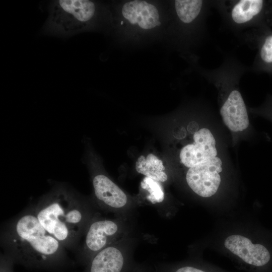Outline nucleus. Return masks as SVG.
<instances>
[{
	"mask_svg": "<svg viewBox=\"0 0 272 272\" xmlns=\"http://www.w3.org/2000/svg\"><path fill=\"white\" fill-rule=\"evenodd\" d=\"M2 242L5 253L27 268L58 270L69 263L66 248L42 226L34 207L6 226Z\"/></svg>",
	"mask_w": 272,
	"mask_h": 272,
	"instance_id": "nucleus-1",
	"label": "nucleus"
},
{
	"mask_svg": "<svg viewBox=\"0 0 272 272\" xmlns=\"http://www.w3.org/2000/svg\"><path fill=\"white\" fill-rule=\"evenodd\" d=\"M33 207L42 226L68 249L78 248L95 214L79 195L62 187L53 188Z\"/></svg>",
	"mask_w": 272,
	"mask_h": 272,
	"instance_id": "nucleus-2",
	"label": "nucleus"
},
{
	"mask_svg": "<svg viewBox=\"0 0 272 272\" xmlns=\"http://www.w3.org/2000/svg\"><path fill=\"white\" fill-rule=\"evenodd\" d=\"M218 92L219 112L225 125L231 131L241 132L249 125L248 111L239 88L242 77L249 72V66L232 54H224L218 67L200 70Z\"/></svg>",
	"mask_w": 272,
	"mask_h": 272,
	"instance_id": "nucleus-3",
	"label": "nucleus"
},
{
	"mask_svg": "<svg viewBox=\"0 0 272 272\" xmlns=\"http://www.w3.org/2000/svg\"><path fill=\"white\" fill-rule=\"evenodd\" d=\"M193 142L180 150L181 162L188 169L187 176L202 181H221L223 161L217 148V141L211 130L193 125Z\"/></svg>",
	"mask_w": 272,
	"mask_h": 272,
	"instance_id": "nucleus-4",
	"label": "nucleus"
},
{
	"mask_svg": "<svg viewBox=\"0 0 272 272\" xmlns=\"http://www.w3.org/2000/svg\"><path fill=\"white\" fill-rule=\"evenodd\" d=\"M270 1H212V8L221 16L223 25L239 38L245 32L271 26L267 16Z\"/></svg>",
	"mask_w": 272,
	"mask_h": 272,
	"instance_id": "nucleus-5",
	"label": "nucleus"
},
{
	"mask_svg": "<svg viewBox=\"0 0 272 272\" xmlns=\"http://www.w3.org/2000/svg\"><path fill=\"white\" fill-rule=\"evenodd\" d=\"M95 4L88 0H57L51 3L44 27L46 34L71 36L83 31L95 17Z\"/></svg>",
	"mask_w": 272,
	"mask_h": 272,
	"instance_id": "nucleus-6",
	"label": "nucleus"
},
{
	"mask_svg": "<svg viewBox=\"0 0 272 272\" xmlns=\"http://www.w3.org/2000/svg\"><path fill=\"white\" fill-rule=\"evenodd\" d=\"M128 233L126 218H103L95 213L81 239L83 240L78 248V261L89 262L97 253Z\"/></svg>",
	"mask_w": 272,
	"mask_h": 272,
	"instance_id": "nucleus-7",
	"label": "nucleus"
},
{
	"mask_svg": "<svg viewBox=\"0 0 272 272\" xmlns=\"http://www.w3.org/2000/svg\"><path fill=\"white\" fill-rule=\"evenodd\" d=\"M92 184L95 197L101 209L126 219V216L132 209L124 192L104 174L95 175Z\"/></svg>",
	"mask_w": 272,
	"mask_h": 272,
	"instance_id": "nucleus-8",
	"label": "nucleus"
},
{
	"mask_svg": "<svg viewBox=\"0 0 272 272\" xmlns=\"http://www.w3.org/2000/svg\"><path fill=\"white\" fill-rule=\"evenodd\" d=\"M135 242L128 235L123 237L95 254L85 272H121L125 255L133 249Z\"/></svg>",
	"mask_w": 272,
	"mask_h": 272,
	"instance_id": "nucleus-9",
	"label": "nucleus"
},
{
	"mask_svg": "<svg viewBox=\"0 0 272 272\" xmlns=\"http://www.w3.org/2000/svg\"><path fill=\"white\" fill-rule=\"evenodd\" d=\"M257 52L249 72L272 75V29L270 26L248 31L239 38Z\"/></svg>",
	"mask_w": 272,
	"mask_h": 272,
	"instance_id": "nucleus-10",
	"label": "nucleus"
},
{
	"mask_svg": "<svg viewBox=\"0 0 272 272\" xmlns=\"http://www.w3.org/2000/svg\"><path fill=\"white\" fill-rule=\"evenodd\" d=\"M225 247L246 263L256 266L266 265L270 260L268 249L261 244H253L248 238L231 235L224 241Z\"/></svg>",
	"mask_w": 272,
	"mask_h": 272,
	"instance_id": "nucleus-11",
	"label": "nucleus"
},
{
	"mask_svg": "<svg viewBox=\"0 0 272 272\" xmlns=\"http://www.w3.org/2000/svg\"><path fill=\"white\" fill-rule=\"evenodd\" d=\"M122 16L132 25L144 30H150L159 25L157 8L144 1L135 0L125 3L121 9Z\"/></svg>",
	"mask_w": 272,
	"mask_h": 272,
	"instance_id": "nucleus-12",
	"label": "nucleus"
},
{
	"mask_svg": "<svg viewBox=\"0 0 272 272\" xmlns=\"http://www.w3.org/2000/svg\"><path fill=\"white\" fill-rule=\"evenodd\" d=\"M135 169L138 172L160 182H164L168 178L162 161L153 154L148 155L146 158L143 155L140 156Z\"/></svg>",
	"mask_w": 272,
	"mask_h": 272,
	"instance_id": "nucleus-13",
	"label": "nucleus"
},
{
	"mask_svg": "<svg viewBox=\"0 0 272 272\" xmlns=\"http://www.w3.org/2000/svg\"><path fill=\"white\" fill-rule=\"evenodd\" d=\"M141 186L149 192L147 198L153 203L162 201L164 198L163 187L160 182L146 177L141 182Z\"/></svg>",
	"mask_w": 272,
	"mask_h": 272,
	"instance_id": "nucleus-14",
	"label": "nucleus"
},
{
	"mask_svg": "<svg viewBox=\"0 0 272 272\" xmlns=\"http://www.w3.org/2000/svg\"><path fill=\"white\" fill-rule=\"evenodd\" d=\"M252 112L264 116L272 120V96L268 95L265 101L260 107L251 108Z\"/></svg>",
	"mask_w": 272,
	"mask_h": 272,
	"instance_id": "nucleus-15",
	"label": "nucleus"
},
{
	"mask_svg": "<svg viewBox=\"0 0 272 272\" xmlns=\"http://www.w3.org/2000/svg\"><path fill=\"white\" fill-rule=\"evenodd\" d=\"M15 262L13 260L5 253L1 254L0 272H14Z\"/></svg>",
	"mask_w": 272,
	"mask_h": 272,
	"instance_id": "nucleus-16",
	"label": "nucleus"
},
{
	"mask_svg": "<svg viewBox=\"0 0 272 272\" xmlns=\"http://www.w3.org/2000/svg\"><path fill=\"white\" fill-rule=\"evenodd\" d=\"M175 272H206L202 270L199 269L198 268L189 266H186L182 267L175 271Z\"/></svg>",
	"mask_w": 272,
	"mask_h": 272,
	"instance_id": "nucleus-17",
	"label": "nucleus"
},
{
	"mask_svg": "<svg viewBox=\"0 0 272 272\" xmlns=\"http://www.w3.org/2000/svg\"><path fill=\"white\" fill-rule=\"evenodd\" d=\"M267 16L269 20L272 22V1H270L267 10Z\"/></svg>",
	"mask_w": 272,
	"mask_h": 272,
	"instance_id": "nucleus-18",
	"label": "nucleus"
}]
</instances>
